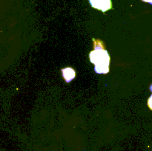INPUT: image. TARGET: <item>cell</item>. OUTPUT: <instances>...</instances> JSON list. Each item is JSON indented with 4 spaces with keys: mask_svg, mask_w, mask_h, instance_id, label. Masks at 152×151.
Here are the masks:
<instances>
[{
    "mask_svg": "<svg viewBox=\"0 0 152 151\" xmlns=\"http://www.w3.org/2000/svg\"><path fill=\"white\" fill-rule=\"evenodd\" d=\"M91 5L95 9L106 12L112 7L111 0H89Z\"/></svg>",
    "mask_w": 152,
    "mask_h": 151,
    "instance_id": "7a4b0ae2",
    "label": "cell"
},
{
    "mask_svg": "<svg viewBox=\"0 0 152 151\" xmlns=\"http://www.w3.org/2000/svg\"><path fill=\"white\" fill-rule=\"evenodd\" d=\"M150 90H151V91L152 92V84L151 86H150Z\"/></svg>",
    "mask_w": 152,
    "mask_h": 151,
    "instance_id": "8992f818",
    "label": "cell"
},
{
    "mask_svg": "<svg viewBox=\"0 0 152 151\" xmlns=\"http://www.w3.org/2000/svg\"><path fill=\"white\" fill-rule=\"evenodd\" d=\"M142 1H145V2L149 3L150 4H151V5H152V0H142Z\"/></svg>",
    "mask_w": 152,
    "mask_h": 151,
    "instance_id": "5b68a950",
    "label": "cell"
},
{
    "mask_svg": "<svg viewBox=\"0 0 152 151\" xmlns=\"http://www.w3.org/2000/svg\"><path fill=\"white\" fill-rule=\"evenodd\" d=\"M62 76L63 78H65V81L67 83H69L75 78L76 72L73 68H65L62 70Z\"/></svg>",
    "mask_w": 152,
    "mask_h": 151,
    "instance_id": "3957f363",
    "label": "cell"
},
{
    "mask_svg": "<svg viewBox=\"0 0 152 151\" xmlns=\"http://www.w3.org/2000/svg\"><path fill=\"white\" fill-rule=\"evenodd\" d=\"M148 107H149V108L151 110H152V95L151 96L149 97V99H148Z\"/></svg>",
    "mask_w": 152,
    "mask_h": 151,
    "instance_id": "277c9868",
    "label": "cell"
},
{
    "mask_svg": "<svg viewBox=\"0 0 152 151\" xmlns=\"http://www.w3.org/2000/svg\"><path fill=\"white\" fill-rule=\"evenodd\" d=\"M91 63L94 65V71L98 74H106L109 72L110 56L106 50L101 45L95 44L94 50L89 54Z\"/></svg>",
    "mask_w": 152,
    "mask_h": 151,
    "instance_id": "6da1fadb",
    "label": "cell"
}]
</instances>
